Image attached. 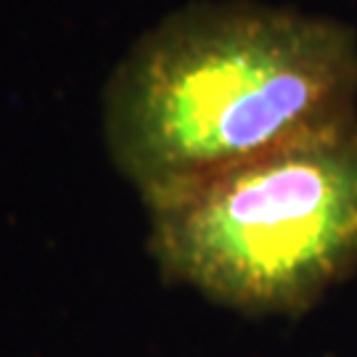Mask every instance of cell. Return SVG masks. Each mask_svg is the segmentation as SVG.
I'll return each mask as SVG.
<instances>
[{"instance_id":"1","label":"cell","mask_w":357,"mask_h":357,"mask_svg":"<svg viewBox=\"0 0 357 357\" xmlns=\"http://www.w3.org/2000/svg\"><path fill=\"white\" fill-rule=\"evenodd\" d=\"M352 122L355 32L255 0L167 13L101 93L106 151L146 206Z\"/></svg>"},{"instance_id":"2","label":"cell","mask_w":357,"mask_h":357,"mask_svg":"<svg viewBox=\"0 0 357 357\" xmlns=\"http://www.w3.org/2000/svg\"><path fill=\"white\" fill-rule=\"evenodd\" d=\"M146 209L165 278L252 315L302 312L357 268V122Z\"/></svg>"}]
</instances>
